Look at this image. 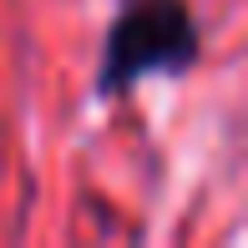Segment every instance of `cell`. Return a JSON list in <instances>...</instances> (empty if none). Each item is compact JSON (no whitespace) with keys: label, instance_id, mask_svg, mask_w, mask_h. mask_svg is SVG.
<instances>
[{"label":"cell","instance_id":"cell-1","mask_svg":"<svg viewBox=\"0 0 248 248\" xmlns=\"http://www.w3.org/2000/svg\"><path fill=\"white\" fill-rule=\"evenodd\" d=\"M202 61V20L187 0H122L92 71V96H132L152 76H187Z\"/></svg>","mask_w":248,"mask_h":248}]
</instances>
